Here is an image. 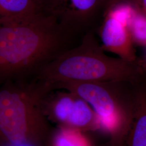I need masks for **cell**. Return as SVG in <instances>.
<instances>
[{
    "label": "cell",
    "mask_w": 146,
    "mask_h": 146,
    "mask_svg": "<svg viewBox=\"0 0 146 146\" xmlns=\"http://www.w3.org/2000/svg\"><path fill=\"white\" fill-rule=\"evenodd\" d=\"M74 37L40 12L0 20V85L35 78L44 65L73 47Z\"/></svg>",
    "instance_id": "cell-1"
},
{
    "label": "cell",
    "mask_w": 146,
    "mask_h": 146,
    "mask_svg": "<svg viewBox=\"0 0 146 146\" xmlns=\"http://www.w3.org/2000/svg\"><path fill=\"white\" fill-rule=\"evenodd\" d=\"M90 32L76 46L66 50L47 63L36 78L50 85L62 82L125 81L136 82L146 78L143 58L134 61L107 55Z\"/></svg>",
    "instance_id": "cell-2"
},
{
    "label": "cell",
    "mask_w": 146,
    "mask_h": 146,
    "mask_svg": "<svg viewBox=\"0 0 146 146\" xmlns=\"http://www.w3.org/2000/svg\"><path fill=\"white\" fill-rule=\"evenodd\" d=\"M51 90L36 78L0 85V146H44L54 128L42 102Z\"/></svg>",
    "instance_id": "cell-3"
},
{
    "label": "cell",
    "mask_w": 146,
    "mask_h": 146,
    "mask_svg": "<svg viewBox=\"0 0 146 146\" xmlns=\"http://www.w3.org/2000/svg\"><path fill=\"white\" fill-rule=\"evenodd\" d=\"M125 81L62 82L51 85L84 100L101 122H111V146H123L131 125L134 105V84Z\"/></svg>",
    "instance_id": "cell-4"
},
{
    "label": "cell",
    "mask_w": 146,
    "mask_h": 146,
    "mask_svg": "<svg viewBox=\"0 0 146 146\" xmlns=\"http://www.w3.org/2000/svg\"><path fill=\"white\" fill-rule=\"evenodd\" d=\"M116 0H37L39 12L53 18L73 36L97 31L109 5Z\"/></svg>",
    "instance_id": "cell-5"
},
{
    "label": "cell",
    "mask_w": 146,
    "mask_h": 146,
    "mask_svg": "<svg viewBox=\"0 0 146 146\" xmlns=\"http://www.w3.org/2000/svg\"><path fill=\"white\" fill-rule=\"evenodd\" d=\"M43 111L48 120L60 127L86 132L99 129L100 122L84 100L67 90L55 89L45 96Z\"/></svg>",
    "instance_id": "cell-6"
},
{
    "label": "cell",
    "mask_w": 146,
    "mask_h": 146,
    "mask_svg": "<svg viewBox=\"0 0 146 146\" xmlns=\"http://www.w3.org/2000/svg\"><path fill=\"white\" fill-rule=\"evenodd\" d=\"M96 32L105 52L115 54L119 58L128 61H134L139 58L136 55L135 46L127 23L106 12Z\"/></svg>",
    "instance_id": "cell-7"
},
{
    "label": "cell",
    "mask_w": 146,
    "mask_h": 146,
    "mask_svg": "<svg viewBox=\"0 0 146 146\" xmlns=\"http://www.w3.org/2000/svg\"><path fill=\"white\" fill-rule=\"evenodd\" d=\"M134 105L123 146H146V78L134 84Z\"/></svg>",
    "instance_id": "cell-8"
},
{
    "label": "cell",
    "mask_w": 146,
    "mask_h": 146,
    "mask_svg": "<svg viewBox=\"0 0 146 146\" xmlns=\"http://www.w3.org/2000/svg\"><path fill=\"white\" fill-rule=\"evenodd\" d=\"M84 131L58 126L53 129L44 146H91Z\"/></svg>",
    "instance_id": "cell-9"
},
{
    "label": "cell",
    "mask_w": 146,
    "mask_h": 146,
    "mask_svg": "<svg viewBox=\"0 0 146 146\" xmlns=\"http://www.w3.org/2000/svg\"><path fill=\"white\" fill-rule=\"evenodd\" d=\"M38 12L37 0H0V20L19 18Z\"/></svg>",
    "instance_id": "cell-10"
},
{
    "label": "cell",
    "mask_w": 146,
    "mask_h": 146,
    "mask_svg": "<svg viewBox=\"0 0 146 146\" xmlns=\"http://www.w3.org/2000/svg\"><path fill=\"white\" fill-rule=\"evenodd\" d=\"M132 42L135 46L146 48V15L137 9L128 24Z\"/></svg>",
    "instance_id": "cell-11"
},
{
    "label": "cell",
    "mask_w": 146,
    "mask_h": 146,
    "mask_svg": "<svg viewBox=\"0 0 146 146\" xmlns=\"http://www.w3.org/2000/svg\"><path fill=\"white\" fill-rule=\"evenodd\" d=\"M136 8L146 15V0H129Z\"/></svg>",
    "instance_id": "cell-12"
},
{
    "label": "cell",
    "mask_w": 146,
    "mask_h": 146,
    "mask_svg": "<svg viewBox=\"0 0 146 146\" xmlns=\"http://www.w3.org/2000/svg\"><path fill=\"white\" fill-rule=\"evenodd\" d=\"M143 59H144V60H145V63H146V57H145V58H143Z\"/></svg>",
    "instance_id": "cell-13"
}]
</instances>
